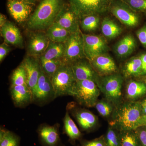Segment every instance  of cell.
<instances>
[{
	"mask_svg": "<svg viewBox=\"0 0 146 146\" xmlns=\"http://www.w3.org/2000/svg\"><path fill=\"white\" fill-rule=\"evenodd\" d=\"M136 12L146 13V0H122Z\"/></svg>",
	"mask_w": 146,
	"mask_h": 146,
	"instance_id": "obj_35",
	"label": "cell"
},
{
	"mask_svg": "<svg viewBox=\"0 0 146 146\" xmlns=\"http://www.w3.org/2000/svg\"><path fill=\"white\" fill-rule=\"evenodd\" d=\"M21 138L13 131L3 127L0 129V146H20Z\"/></svg>",
	"mask_w": 146,
	"mask_h": 146,
	"instance_id": "obj_28",
	"label": "cell"
},
{
	"mask_svg": "<svg viewBox=\"0 0 146 146\" xmlns=\"http://www.w3.org/2000/svg\"><path fill=\"white\" fill-rule=\"evenodd\" d=\"M59 125H50L43 123L37 129L38 138L42 146H62L59 131Z\"/></svg>",
	"mask_w": 146,
	"mask_h": 146,
	"instance_id": "obj_12",
	"label": "cell"
},
{
	"mask_svg": "<svg viewBox=\"0 0 146 146\" xmlns=\"http://www.w3.org/2000/svg\"><path fill=\"white\" fill-rule=\"evenodd\" d=\"M1 33L5 42L8 44L20 47L23 46V41L21 32L11 22L7 21L1 28Z\"/></svg>",
	"mask_w": 146,
	"mask_h": 146,
	"instance_id": "obj_20",
	"label": "cell"
},
{
	"mask_svg": "<svg viewBox=\"0 0 146 146\" xmlns=\"http://www.w3.org/2000/svg\"><path fill=\"white\" fill-rule=\"evenodd\" d=\"M101 29L104 35L109 39L117 37L122 33V29L108 18H105L102 22Z\"/></svg>",
	"mask_w": 146,
	"mask_h": 146,
	"instance_id": "obj_26",
	"label": "cell"
},
{
	"mask_svg": "<svg viewBox=\"0 0 146 146\" xmlns=\"http://www.w3.org/2000/svg\"><path fill=\"white\" fill-rule=\"evenodd\" d=\"M64 52L65 43L50 41L46 50L41 56L47 60H62Z\"/></svg>",
	"mask_w": 146,
	"mask_h": 146,
	"instance_id": "obj_25",
	"label": "cell"
},
{
	"mask_svg": "<svg viewBox=\"0 0 146 146\" xmlns=\"http://www.w3.org/2000/svg\"><path fill=\"white\" fill-rule=\"evenodd\" d=\"M62 146H64V145H62Z\"/></svg>",
	"mask_w": 146,
	"mask_h": 146,
	"instance_id": "obj_46",
	"label": "cell"
},
{
	"mask_svg": "<svg viewBox=\"0 0 146 146\" xmlns=\"http://www.w3.org/2000/svg\"><path fill=\"white\" fill-rule=\"evenodd\" d=\"M63 133L66 134L69 138V141L73 143L76 140H80L82 136L81 132L67 110L63 119Z\"/></svg>",
	"mask_w": 146,
	"mask_h": 146,
	"instance_id": "obj_23",
	"label": "cell"
},
{
	"mask_svg": "<svg viewBox=\"0 0 146 146\" xmlns=\"http://www.w3.org/2000/svg\"><path fill=\"white\" fill-rule=\"evenodd\" d=\"M90 63L100 76L109 75L117 72V66L114 60L105 54L97 56Z\"/></svg>",
	"mask_w": 146,
	"mask_h": 146,
	"instance_id": "obj_18",
	"label": "cell"
},
{
	"mask_svg": "<svg viewBox=\"0 0 146 146\" xmlns=\"http://www.w3.org/2000/svg\"><path fill=\"white\" fill-rule=\"evenodd\" d=\"M100 90L95 81L90 80L76 81L70 96L80 105L88 108L96 106Z\"/></svg>",
	"mask_w": 146,
	"mask_h": 146,
	"instance_id": "obj_3",
	"label": "cell"
},
{
	"mask_svg": "<svg viewBox=\"0 0 146 146\" xmlns=\"http://www.w3.org/2000/svg\"><path fill=\"white\" fill-rule=\"evenodd\" d=\"M120 146H142L135 130L120 131Z\"/></svg>",
	"mask_w": 146,
	"mask_h": 146,
	"instance_id": "obj_29",
	"label": "cell"
},
{
	"mask_svg": "<svg viewBox=\"0 0 146 146\" xmlns=\"http://www.w3.org/2000/svg\"><path fill=\"white\" fill-rule=\"evenodd\" d=\"M142 146H146V126L139 127L135 129Z\"/></svg>",
	"mask_w": 146,
	"mask_h": 146,
	"instance_id": "obj_37",
	"label": "cell"
},
{
	"mask_svg": "<svg viewBox=\"0 0 146 146\" xmlns=\"http://www.w3.org/2000/svg\"><path fill=\"white\" fill-rule=\"evenodd\" d=\"M39 59L42 70L51 79L58 69L64 63L62 60H47L41 56Z\"/></svg>",
	"mask_w": 146,
	"mask_h": 146,
	"instance_id": "obj_30",
	"label": "cell"
},
{
	"mask_svg": "<svg viewBox=\"0 0 146 146\" xmlns=\"http://www.w3.org/2000/svg\"><path fill=\"white\" fill-rule=\"evenodd\" d=\"M10 93L16 107L23 108L32 104V92L27 84L11 86Z\"/></svg>",
	"mask_w": 146,
	"mask_h": 146,
	"instance_id": "obj_17",
	"label": "cell"
},
{
	"mask_svg": "<svg viewBox=\"0 0 146 146\" xmlns=\"http://www.w3.org/2000/svg\"><path fill=\"white\" fill-rule=\"evenodd\" d=\"M81 146H106L104 136H102L91 141H82L81 142Z\"/></svg>",
	"mask_w": 146,
	"mask_h": 146,
	"instance_id": "obj_36",
	"label": "cell"
},
{
	"mask_svg": "<svg viewBox=\"0 0 146 146\" xmlns=\"http://www.w3.org/2000/svg\"><path fill=\"white\" fill-rule=\"evenodd\" d=\"M35 5L24 0H7V7L11 16L18 23L27 21Z\"/></svg>",
	"mask_w": 146,
	"mask_h": 146,
	"instance_id": "obj_13",
	"label": "cell"
},
{
	"mask_svg": "<svg viewBox=\"0 0 146 146\" xmlns=\"http://www.w3.org/2000/svg\"><path fill=\"white\" fill-rule=\"evenodd\" d=\"M11 86L27 84L26 71L22 63L13 71L11 77Z\"/></svg>",
	"mask_w": 146,
	"mask_h": 146,
	"instance_id": "obj_31",
	"label": "cell"
},
{
	"mask_svg": "<svg viewBox=\"0 0 146 146\" xmlns=\"http://www.w3.org/2000/svg\"><path fill=\"white\" fill-rule=\"evenodd\" d=\"M113 105L107 100H98L96 107L100 115L104 117H108L113 111Z\"/></svg>",
	"mask_w": 146,
	"mask_h": 146,
	"instance_id": "obj_34",
	"label": "cell"
},
{
	"mask_svg": "<svg viewBox=\"0 0 146 146\" xmlns=\"http://www.w3.org/2000/svg\"><path fill=\"white\" fill-rule=\"evenodd\" d=\"M142 115L141 102L129 101L117 107L110 125L119 131L135 130Z\"/></svg>",
	"mask_w": 146,
	"mask_h": 146,
	"instance_id": "obj_2",
	"label": "cell"
},
{
	"mask_svg": "<svg viewBox=\"0 0 146 146\" xmlns=\"http://www.w3.org/2000/svg\"><path fill=\"white\" fill-rule=\"evenodd\" d=\"M56 98L70 96L76 80L71 65L63 63L58 69L51 78Z\"/></svg>",
	"mask_w": 146,
	"mask_h": 146,
	"instance_id": "obj_6",
	"label": "cell"
},
{
	"mask_svg": "<svg viewBox=\"0 0 146 146\" xmlns=\"http://www.w3.org/2000/svg\"><path fill=\"white\" fill-rule=\"evenodd\" d=\"M46 34L50 41L65 43L71 33L54 22L47 29Z\"/></svg>",
	"mask_w": 146,
	"mask_h": 146,
	"instance_id": "obj_24",
	"label": "cell"
},
{
	"mask_svg": "<svg viewBox=\"0 0 146 146\" xmlns=\"http://www.w3.org/2000/svg\"><path fill=\"white\" fill-rule=\"evenodd\" d=\"M24 1L28 2L31 3L35 4V3H36V2L38 1L39 0H24Z\"/></svg>",
	"mask_w": 146,
	"mask_h": 146,
	"instance_id": "obj_44",
	"label": "cell"
},
{
	"mask_svg": "<svg viewBox=\"0 0 146 146\" xmlns=\"http://www.w3.org/2000/svg\"><path fill=\"white\" fill-rule=\"evenodd\" d=\"M82 29L84 31H94L98 29L100 23L99 15H92L86 16L80 20Z\"/></svg>",
	"mask_w": 146,
	"mask_h": 146,
	"instance_id": "obj_32",
	"label": "cell"
},
{
	"mask_svg": "<svg viewBox=\"0 0 146 146\" xmlns=\"http://www.w3.org/2000/svg\"><path fill=\"white\" fill-rule=\"evenodd\" d=\"M144 82L146 84V76L144 78Z\"/></svg>",
	"mask_w": 146,
	"mask_h": 146,
	"instance_id": "obj_45",
	"label": "cell"
},
{
	"mask_svg": "<svg viewBox=\"0 0 146 146\" xmlns=\"http://www.w3.org/2000/svg\"><path fill=\"white\" fill-rule=\"evenodd\" d=\"M136 45L133 36L126 35L117 43L115 48V52L118 57L122 58L127 57L134 50Z\"/></svg>",
	"mask_w": 146,
	"mask_h": 146,
	"instance_id": "obj_22",
	"label": "cell"
},
{
	"mask_svg": "<svg viewBox=\"0 0 146 146\" xmlns=\"http://www.w3.org/2000/svg\"><path fill=\"white\" fill-rule=\"evenodd\" d=\"M141 126H146V115H142L138 123V127Z\"/></svg>",
	"mask_w": 146,
	"mask_h": 146,
	"instance_id": "obj_42",
	"label": "cell"
},
{
	"mask_svg": "<svg viewBox=\"0 0 146 146\" xmlns=\"http://www.w3.org/2000/svg\"><path fill=\"white\" fill-rule=\"evenodd\" d=\"M104 139L106 146H120L119 132L115 128H108Z\"/></svg>",
	"mask_w": 146,
	"mask_h": 146,
	"instance_id": "obj_33",
	"label": "cell"
},
{
	"mask_svg": "<svg viewBox=\"0 0 146 146\" xmlns=\"http://www.w3.org/2000/svg\"><path fill=\"white\" fill-rule=\"evenodd\" d=\"M142 115H146V98L141 102Z\"/></svg>",
	"mask_w": 146,
	"mask_h": 146,
	"instance_id": "obj_41",
	"label": "cell"
},
{
	"mask_svg": "<svg viewBox=\"0 0 146 146\" xmlns=\"http://www.w3.org/2000/svg\"><path fill=\"white\" fill-rule=\"evenodd\" d=\"M146 94V84L144 82L131 80L126 87L125 97L129 101L136 100Z\"/></svg>",
	"mask_w": 146,
	"mask_h": 146,
	"instance_id": "obj_21",
	"label": "cell"
},
{
	"mask_svg": "<svg viewBox=\"0 0 146 146\" xmlns=\"http://www.w3.org/2000/svg\"><path fill=\"white\" fill-rule=\"evenodd\" d=\"M83 37L84 54L89 61L107 50V44L101 36L83 34Z\"/></svg>",
	"mask_w": 146,
	"mask_h": 146,
	"instance_id": "obj_11",
	"label": "cell"
},
{
	"mask_svg": "<svg viewBox=\"0 0 146 146\" xmlns=\"http://www.w3.org/2000/svg\"><path fill=\"white\" fill-rule=\"evenodd\" d=\"M11 50V49L8 44L4 42L0 46V61L2 62L4 59L9 53Z\"/></svg>",
	"mask_w": 146,
	"mask_h": 146,
	"instance_id": "obj_39",
	"label": "cell"
},
{
	"mask_svg": "<svg viewBox=\"0 0 146 146\" xmlns=\"http://www.w3.org/2000/svg\"><path fill=\"white\" fill-rule=\"evenodd\" d=\"M73 12L81 20L86 16L99 15L110 9L114 0H68Z\"/></svg>",
	"mask_w": 146,
	"mask_h": 146,
	"instance_id": "obj_5",
	"label": "cell"
},
{
	"mask_svg": "<svg viewBox=\"0 0 146 146\" xmlns=\"http://www.w3.org/2000/svg\"><path fill=\"white\" fill-rule=\"evenodd\" d=\"M136 35L141 44L146 48V25L136 32Z\"/></svg>",
	"mask_w": 146,
	"mask_h": 146,
	"instance_id": "obj_38",
	"label": "cell"
},
{
	"mask_svg": "<svg viewBox=\"0 0 146 146\" xmlns=\"http://www.w3.org/2000/svg\"><path fill=\"white\" fill-rule=\"evenodd\" d=\"M142 63V76L146 75V53L140 56Z\"/></svg>",
	"mask_w": 146,
	"mask_h": 146,
	"instance_id": "obj_40",
	"label": "cell"
},
{
	"mask_svg": "<svg viewBox=\"0 0 146 146\" xmlns=\"http://www.w3.org/2000/svg\"><path fill=\"white\" fill-rule=\"evenodd\" d=\"M65 5V0H40L27 21L28 27L36 31L47 30L54 23Z\"/></svg>",
	"mask_w": 146,
	"mask_h": 146,
	"instance_id": "obj_1",
	"label": "cell"
},
{
	"mask_svg": "<svg viewBox=\"0 0 146 146\" xmlns=\"http://www.w3.org/2000/svg\"><path fill=\"white\" fill-rule=\"evenodd\" d=\"M123 78L121 75L113 74L99 76L96 84L106 99L117 108L121 104Z\"/></svg>",
	"mask_w": 146,
	"mask_h": 146,
	"instance_id": "obj_4",
	"label": "cell"
},
{
	"mask_svg": "<svg viewBox=\"0 0 146 146\" xmlns=\"http://www.w3.org/2000/svg\"><path fill=\"white\" fill-rule=\"evenodd\" d=\"M21 63L26 71L27 85L32 91L38 82L42 70L39 59L28 55Z\"/></svg>",
	"mask_w": 146,
	"mask_h": 146,
	"instance_id": "obj_14",
	"label": "cell"
},
{
	"mask_svg": "<svg viewBox=\"0 0 146 146\" xmlns=\"http://www.w3.org/2000/svg\"><path fill=\"white\" fill-rule=\"evenodd\" d=\"M32 92V104L39 106H44L56 99L51 80L42 70L38 82Z\"/></svg>",
	"mask_w": 146,
	"mask_h": 146,
	"instance_id": "obj_8",
	"label": "cell"
},
{
	"mask_svg": "<svg viewBox=\"0 0 146 146\" xmlns=\"http://www.w3.org/2000/svg\"><path fill=\"white\" fill-rule=\"evenodd\" d=\"M74 105L68 104L66 110L75 118L82 130L90 131L93 130L98 123L97 116L88 110L76 108Z\"/></svg>",
	"mask_w": 146,
	"mask_h": 146,
	"instance_id": "obj_10",
	"label": "cell"
},
{
	"mask_svg": "<svg viewBox=\"0 0 146 146\" xmlns=\"http://www.w3.org/2000/svg\"><path fill=\"white\" fill-rule=\"evenodd\" d=\"M110 9L112 14L126 26L132 27L139 23L140 18L137 12L123 1H114Z\"/></svg>",
	"mask_w": 146,
	"mask_h": 146,
	"instance_id": "obj_9",
	"label": "cell"
},
{
	"mask_svg": "<svg viewBox=\"0 0 146 146\" xmlns=\"http://www.w3.org/2000/svg\"><path fill=\"white\" fill-rule=\"evenodd\" d=\"M78 18L71 9L68 4H66L58 15L55 21L68 31L70 33H75L80 29Z\"/></svg>",
	"mask_w": 146,
	"mask_h": 146,
	"instance_id": "obj_15",
	"label": "cell"
},
{
	"mask_svg": "<svg viewBox=\"0 0 146 146\" xmlns=\"http://www.w3.org/2000/svg\"><path fill=\"white\" fill-rule=\"evenodd\" d=\"M70 65L76 81L90 80L96 83L99 76L92 67L91 63L82 59Z\"/></svg>",
	"mask_w": 146,
	"mask_h": 146,
	"instance_id": "obj_16",
	"label": "cell"
},
{
	"mask_svg": "<svg viewBox=\"0 0 146 146\" xmlns=\"http://www.w3.org/2000/svg\"><path fill=\"white\" fill-rule=\"evenodd\" d=\"M84 57L83 34L79 29L71 34L65 42L62 60L63 63L70 65Z\"/></svg>",
	"mask_w": 146,
	"mask_h": 146,
	"instance_id": "obj_7",
	"label": "cell"
},
{
	"mask_svg": "<svg viewBox=\"0 0 146 146\" xmlns=\"http://www.w3.org/2000/svg\"><path fill=\"white\" fill-rule=\"evenodd\" d=\"M50 41L46 34L38 33L33 35L28 46L29 56L36 58L41 56L46 50Z\"/></svg>",
	"mask_w": 146,
	"mask_h": 146,
	"instance_id": "obj_19",
	"label": "cell"
},
{
	"mask_svg": "<svg viewBox=\"0 0 146 146\" xmlns=\"http://www.w3.org/2000/svg\"><path fill=\"white\" fill-rule=\"evenodd\" d=\"M7 21L6 16L3 14L1 13L0 14V27H1V28L2 27Z\"/></svg>",
	"mask_w": 146,
	"mask_h": 146,
	"instance_id": "obj_43",
	"label": "cell"
},
{
	"mask_svg": "<svg viewBox=\"0 0 146 146\" xmlns=\"http://www.w3.org/2000/svg\"><path fill=\"white\" fill-rule=\"evenodd\" d=\"M125 76H142V63L140 56L134 57L128 60L123 69Z\"/></svg>",
	"mask_w": 146,
	"mask_h": 146,
	"instance_id": "obj_27",
	"label": "cell"
}]
</instances>
